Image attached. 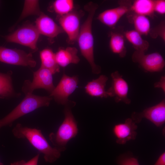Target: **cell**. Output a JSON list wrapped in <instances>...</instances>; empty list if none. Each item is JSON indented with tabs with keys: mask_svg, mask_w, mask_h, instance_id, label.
Masks as SVG:
<instances>
[{
	"mask_svg": "<svg viewBox=\"0 0 165 165\" xmlns=\"http://www.w3.org/2000/svg\"><path fill=\"white\" fill-rule=\"evenodd\" d=\"M98 7L97 4L92 2L85 6L88 15L80 27L77 40L82 55L89 63L92 72L95 74H99L101 71V67L97 65L94 62V40L92 31L93 20Z\"/></svg>",
	"mask_w": 165,
	"mask_h": 165,
	"instance_id": "obj_1",
	"label": "cell"
},
{
	"mask_svg": "<svg viewBox=\"0 0 165 165\" xmlns=\"http://www.w3.org/2000/svg\"><path fill=\"white\" fill-rule=\"evenodd\" d=\"M12 133L18 139H26L39 152L44 156L45 161L53 163L61 155V152L51 146L41 130L32 128L18 123L13 128Z\"/></svg>",
	"mask_w": 165,
	"mask_h": 165,
	"instance_id": "obj_2",
	"label": "cell"
},
{
	"mask_svg": "<svg viewBox=\"0 0 165 165\" xmlns=\"http://www.w3.org/2000/svg\"><path fill=\"white\" fill-rule=\"evenodd\" d=\"M52 98L28 94L20 103L6 116L0 119V129L6 126L11 127L19 118L42 107L48 106Z\"/></svg>",
	"mask_w": 165,
	"mask_h": 165,
	"instance_id": "obj_3",
	"label": "cell"
},
{
	"mask_svg": "<svg viewBox=\"0 0 165 165\" xmlns=\"http://www.w3.org/2000/svg\"><path fill=\"white\" fill-rule=\"evenodd\" d=\"M65 106L63 121L56 132H51L49 135V139L53 147L60 152L65 150L67 143L76 136L78 130L71 107L68 104Z\"/></svg>",
	"mask_w": 165,
	"mask_h": 165,
	"instance_id": "obj_4",
	"label": "cell"
},
{
	"mask_svg": "<svg viewBox=\"0 0 165 165\" xmlns=\"http://www.w3.org/2000/svg\"><path fill=\"white\" fill-rule=\"evenodd\" d=\"M40 34L35 25L27 24L3 37L8 42L19 44L36 51Z\"/></svg>",
	"mask_w": 165,
	"mask_h": 165,
	"instance_id": "obj_5",
	"label": "cell"
},
{
	"mask_svg": "<svg viewBox=\"0 0 165 165\" xmlns=\"http://www.w3.org/2000/svg\"><path fill=\"white\" fill-rule=\"evenodd\" d=\"M53 75L49 70L40 66L37 71L33 72L32 81H25L22 88L23 92L26 95L32 94L35 90L42 88L51 93L55 88Z\"/></svg>",
	"mask_w": 165,
	"mask_h": 165,
	"instance_id": "obj_6",
	"label": "cell"
},
{
	"mask_svg": "<svg viewBox=\"0 0 165 165\" xmlns=\"http://www.w3.org/2000/svg\"><path fill=\"white\" fill-rule=\"evenodd\" d=\"M132 59L133 62L138 63L140 67L147 72L161 71L165 66L163 57L157 52L146 54L145 52L135 50L132 55Z\"/></svg>",
	"mask_w": 165,
	"mask_h": 165,
	"instance_id": "obj_7",
	"label": "cell"
},
{
	"mask_svg": "<svg viewBox=\"0 0 165 165\" xmlns=\"http://www.w3.org/2000/svg\"><path fill=\"white\" fill-rule=\"evenodd\" d=\"M0 61L14 65L35 66L36 62L31 53L17 49L0 46Z\"/></svg>",
	"mask_w": 165,
	"mask_h": 165,
	"instance_id": "obj_8",
	"label": "cell"
},
{
	"mask_svg": "<svg viewBox=\"0 0 165 165\" xmlns=\"http://www.w3.org/2000/svg\"><path fill=\"white\" fill-rule=\"evenodd\" d=\"M78 82L76 76L70 77L64 73L58 84L50 93L58 103L65 105L68 104V97L75 90Z\"/></svg>",
	"mask_w": 165,
	"mask_h": 165,
	"instance_id": "obj_9",
	"label": "cell"
},
{
	"mask_svg": "<svg viewBox=\"0 0 165 165\" xmlns=\"http://www.w3.org/2000/svg\"><path fill=\"white\" fill-rule=\"evenodd\" d=\"M143 118L148 120L157 127L162 126L165 121V99L154 106L145 109L142 112H134L131 118L136 123H138Z\"/></svg>",
	"mask_w": 165,
	"mask_h": 165,
	"instance_id": "obj_10",
	"label": "cell"
},
{
	"mask_svg": "<svg viewBox=\"0 0 165 165\" xmlns=\"http://www.w3.org/2000/svg\"><path fill=\"white\" fill-rule=\"evenodd\" d=\"M58 21L61 27L67 34L68 42L73 44L77 41L80 28L78 13L73 10L66 15L60 16Z\"/></svg>",
	"mask_w": 165,
	"mask_h": 165,
	"instance_id": "obj_11",
	"label": "cell"
},
{
	"mask_svg": "<svg viewBox=\"0 0 165 165\" xmlns=\"http://www.w3.org/2000/svg\"><path fill=\"white\" fill-rule=\"evenodd\" d=\"M132 2H119V6L106 9L100 13L97 19L102 24L111 28H114L120 18L130 11Z\"/></svg>",
	"mask_w": 165,
	"mask_h": 165,
	"instance_id": "obj_12",
	"label": "cell"
},
{
	"mask_svg": "<svg viewBox=\"0 0 165 165\" xmlns=\"http://www.w3.org/2000/svg\"><path fill=\"white\" fill-rule=\"evenodd\" d=\"M111 76L112 85L107 91L111 94V97H114L116 102H122L130 104L131 101L128 96L129 86L127 82L117 71L112 73Z\"/></svg>",
	"mask_w": 165,
	"mask_h": 165,
	"instance_id": "obj_13",
	"label": "cell"
},
{
	"mask_svg": "<svg viewBox=\"0 0 165 165\" xmlns=\"http://www.w3.org/2000/svg\"><path fill=\"white\" fill-rule=\"evenodd\" d=\"M138 128L131 118L127 119L124 123L117 124L113 128V132L116 138V142L124 144L129 140H134L137 135Z\"/></svg>",
	"mask_w": 165,
	"mask_h": 165,
	"instance_id": "obj_14",
	"label": "cell"
},
{
	"mask_svg": "<svg viewBox=\"0 0 165 165\" xmlns=\"http://www.w3.org/2000/svg\"><path fill=\"white\" fill-rule=\"evenodd\" d=\"M35 23V26L40 34L50 38H54L64 32L60 26L42 12L36 19Z\"/></svg>",
	"mask_w": 165,
	"mask_h": 165,
	"instance_id": "obj_15",
	"label": "cell"
},
{
	"mask_svg": "<svg viewBox=\"0 0 165 165\" xmlns=\"http://www.w3.org/2000/svg\"><path fill=\"white\" fill-rule=\"evenodd\" d=\"M108 77L101 75L97 79L88 82L85 87L86 92L93 97L101 98L111 97V94L105 89Z\"/></svg>",
	"mask_w": 165,
	"mask_h": 165,
	"instance_id": "obj_16",
	"label": "cell"
},
{
	"mask_svg": "<svg viewBox=\"0 0 165 165\" xmlns=\"http://www.w3.org/2000/svg\"><path fill=\"white\" fill-rule=\"evenodd\" d=\"M78 50L75 47L60 48L55 53L57 62L59 66L65 67L70 64H77L80 61Z\"/></svg>",
	"mask_w": 165,
	"mask_h": 165,
	"instance_id": "obj_17",
	"label": "cell"
},
{
	"mask_svg": "<svg viewBox=\"0 0 165 165\" xmlns=\"http://www.w3.org/2000/svg\"><path fill=\"white\" fill-rule=\"evenodd\" d=\"M109 46L112 52L118 55L120 57H125L127 51L123 33L112 31L109 33Z\"/></svg>",
	"mask_w": 165,
	"mask_h": 165,
	"instance_id": "obj_18",
	"label": "cell"
},
{
	"mask_svg": "<svg viewBox=\"0 0 165 165\" xmlns=\"http://www.w3.org/2000/svg\"><path fill=\"white\" fill-rule=\"evenodd\" d=\"M127 14L128 20L133 24L135 30L141 35H146L149 34L151 29V25L150 20L147 16L130 12Z\"/></svg>",
	"mask_w": 165,
	"mask_h": 165,
	"instance_id": "obj_19",
	"label": "cell"
},
{
	"mask_svg": "<svg viewBox=\"0 0 165 165\" xmlns=\"http://www.w3.org/2000/svg\"><path fill=\"white\" fill-rule=\"evenodd\" d=\"M154 0H136L131 2L130 11L133 13L153 18Z\"/></svg>",
	"mask_w": 165,
	"mask_h": 165,
	"instance_id": "obj_20",
	"label": "cell"
},
{
	"mask_svg": "<svg viewBox=\"0 0 165 165\" xmlns=\"http://www.w3.org/2000/svg\"><path fill=\"white\" fill-rule=\"evenodd\" d=\"M123 34L125 38L132 45L136 51L145 52L149 48V42L135 30L127 31Z\"/></svg>",
	"mask_w": 165,
	"mask_h": 165,
	"instance_id": "obj_21",
	"label": "cell"
},
{
	"mask_svg": "<svg viewBox=\"0 0 165 165\" xmlns=\"http://www.w3.org/2000/svg\"><path fill=\"white\" fill-rule=\"evenodd\" d=\"M12 72L9 71L6 73L0 72V98H8L19 96L13 89L11 75Z\"/></svg>",
	"mask_w": 165,
	"mask_h": 165,
	"instance_id": "obj_22",
	"label": "cell"
},
{
	"mask_svg": "<svg viewBox=\"0 0 165 165\" xmlns=\"http://www.w3.org/2000/svg\"><path fill=\"white\" fill-rule=\"evenodd\" d=\"M41 62V66L50 71L53 74L60 72L59 66L57 64L55 53L49 49H45L40 52Z\"/></svg>",
	"mask_w": 165,
	"mask_h": 165,
	"instance_id": "obj_23",
	"label": "cell"
},
{
	"mask_svg": "<svg viewBox=\"0 0 165 165\" xmlns=\"http://www.w3.org/2000/svg\"><path fill=\"white\" fill-rule=\"evenodd\" d=\"M54 11L60 16L66 15L73 10L74 2L72 0H57L53 3Z\"/></svg>",
	"mask_w": 165,
	"mask_h": 165,
	"instance_id": "obj_24",
	"label": "cell"
},
{
	"mask_svg": "<svg viewBox=\"0 0 165 165\" xmlns=\"http://www.w3.org/2000/svg\"><path fill=\"white\" fill-rule=\"evenodd\" d=\"M38 1L37 0H26L19 21L30 15H38L42 13L40 11Z\"/></svg>",
	"mask_w": 165,
	"mask_h": 165,
	"instance_id": "obj_25",
	"label": "cell"
},
{
	"mask_svg": "<svg viewBox=\"0 0 165 165\" xmlns=\"http://www.w3.org/2000/svg\"><path fill=\"white\" fill-rule=\"evenodd\" d=\"M153 38H156L158 36L165 41V23L163 21L155 27L151 29L149 34Z\"/></svg>",
	"mask_w": 165,
	"mask_h": 165,
	"instance_id": "obj_26",
	"label": "cell"
},
{
	"mask_svg": "<svg viewBox=\"0 0 165 165\" xmlns=\"http://www.w3.org/2000/svg\"><path fill=\"white\" fill-rule=\"evenodd\" d=\"M117 162L118 165H140L137 158L127 155L119 156Z\"/></svg>",
	"mask_w": 165,
	"mask_h": 165,
	"instance_id": "obj_27",
	"label": "cell"
},
{
	"mask_svg": "<svg viewBox=\"0 0 165 165\" xmlns=\"http://www.w3.org/2000/svg\"><path fill=\"white\" fill-rule=\"evenodd\" d=\"M39 156L40 154L38 153L28 161L22 160L11 163L10 165H38Z\"/></svg>",
	"mask_w": 165,
	"mask_h": 165,
	"instance_id": "obj_28",
	"label": "cell"
},
{
	"mask_svg": "<svg viewBox=\"0 0 165 165\" xmlns=\"http://www.w3.org/2000/svg\"><path fill=\"white\" fill-rule=\"evenodd\" d=\"M154 11L158 14L163 15L165 13V1L154 0Z\"/></svg>",
	"mask_w": 165,
	"mask_h": 165,
	"instance_id": "obj_29",
	"label": "cell"
},
{
	"mask_svg": "<svg viewBox=\"0 0 165 165\" xmlns=\"http://www.w3.org/2000/svg\"><path fill=\"white\" fill-rule=\"evenodd\" d=\"M155 88L161 89L163 91L165 92V76H162L161 77L160 80L155 82L154 85Z\"/></svg>",
	"mask_w": 165,
	"mask_h": 165,
	"instance_id": "obj_30",
	"label": "cell"
},
{
	"mask_svg": "<svg viewBox=\"0 0 165 165\" xmlns=\"http://www.w3.org/2000/svg\"><path fill=\"white\" fill-rule=\"evenodd\" d=\"M154 165H165V152L160 156Z\"/></svg>",
	"mask_w": 165,
	"mask_h": 165,
	"instance_id": "obj_31",
	"label": "cell"
},
{
	"mask_svg": "<svg viewBox=\"0 0 165 165\" xmlns=\"http://www.w3.org/2000/svg\"><path fill=\"white\" fill-rule=\"evenodd\" d=\"M0 165H3V164L0 161Z\"/></svg>",
	"mask_w": 165,
	"mask_h": 165,
	"instance_id": "obj_32",
	"label": "cell"
}]
</instances>
